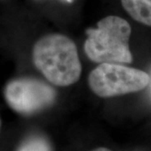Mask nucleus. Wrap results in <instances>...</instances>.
I'll return each mask as SVG.
<instances>
[{"label": "nucleus", "mask_w": 151, "mask_h": 151, "mask_svg": "<svg viewBox=\"0 0 151 151\" xmlns=\"http://www.w3.org/2000/svg\"><path fill=\"white\" fill-rule=\"evenodd\" d=\"M34 65L53 85L68 86L79 80L81 65L76 45L61 34L40 39L33 48Z\"/></svg>", "instance_id": "1"}, {"label": "nucleus", "mask_w": 151, "mask_h": 151, "mask_svg": "<svg viewBox=\"0 0 151 151\" xmlns=\"http://www.w3.org/2000/svg\"><path fill=\"white\" fill-rule=\"evenodd\" d=\"M84 50L89 59L97 63L129 64L133 55L129 49L131 27L118 16L105 17L97 28L88 29Z\"/></svg>", "instance_id": "2"}, {"label": "nucleus", "mask_w": 151, "mask_h": 151, "mask_svg": "<svg viewBox=\"0 0 151 151\" xmlns=\"http://www.w3.org/2000/svg\"><path fill=\"white\" fill-rule=\"evenodd\" d=\"M150 81V76L145 71L119 63H100L88 76L92 91L103 98L139 92Z\"/></svg>", "instance_id": "3"}, {"label": "nucleus", "mask_w": 151, "mask_h": 151, "mask_svg": "<svg viewBox=\"0 0 151 151\" xmlns=\"http://www.w3.org/2000/svg\"><path fill=\"white\" fill-rule=\"evenodd\" d=\"M6 103L14 111L31 116L51 107L56 92L46 82L33 77H21L10 81L4 91Z\"/></svg>", "instance_id": "4"}, {"label": "nucleus", "mask_w": 151, "mask_h": 151, "mask_svg": "<svg viewBox=\"0 0 151 151\" xmlns=\"http://www.w3.org/2000/svg\"><path fill=\"white\" fill-rule=\"evenodd\" d=\"M121 3L134 20L151 26V0H121Z\"/></svg>", "instance_id": "5"}, {"label": "nucleus", "mask_w": 151, "mask_h": 151, "mask_svg": "<svg viewBox=\"0 0 151 151\" xmlns=\"http://www.w3.org/2000/svg\"><path fill=\"white\" fill-rule=\"evenodd\" d=\"M16 151H53V148L45 136L32 134L22 141Z\"/></svg>", "instance_id": "6"}, {"label": "nucleus", "mask_w": 151, "mask_h": 151, "mask_svg": "<svg viewBox=\"0 0 151 151\" xmlns=\"http://www.w3.org/2000/svg\"><path fill=\"white\" fill-rule=\"evenodd\" d=\"M92 151H113L111 150H109L108 148H104V147H100V148H97L96 150H93Z\"/></svg>", "instance_id": "7"}, {"label": "nucleus", "mask_w": 151, "mask_h": 151, "mask_svg": "<svg viewBox=\"0 0 151 151\" xmlns=\"http://www.w3.org/2000/svg\"><path fill=\"white\" fill-rule=\"evenodd\" d=\"M0 125H1V120H0Z\"/></svg>", "instance_id": "8"}, {"label": "nucleus", "mask_w": 151, "mask_h": 151, "mask_svg": "<svg viewBox=\"0 0 151 151\" xmlns=\"http://www.w3.org/2000/svg\"><path fill=\"white\" fill-rule=\"evenodd\" d=\"M68 1H70V0H68Z\"/></svg>", "instance_id": "9"}]
</instances>
